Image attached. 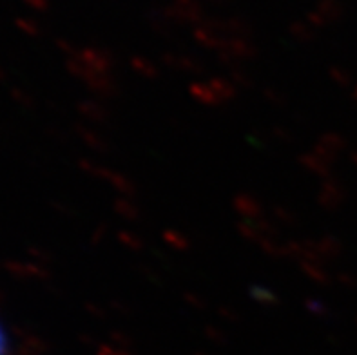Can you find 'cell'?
Segmentation results:
<instances>
[{
  "instance_id": "6da1fadb",
  "label": "cell",
  "mask_w": 357,
  "mask_h": 355,
  "mask_svg": "<svg viewBox=\"0 0 357 355\" xmlns=\"http://www.w3.org/2000/svg\"><path fill=\"white\" fill-rule=\"evenodd\" d=\"M6 352H8V341H6L4 332L0 328V355H6Z\"/></svg>"
}]
</instances>
